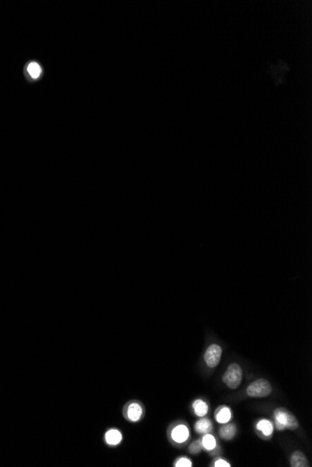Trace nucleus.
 <instances>
[{"label":"nucleus","mask_w":312,"mask_h":467,"mask_svg":"<svg viewBox=\"0 0 312 467\" xmlns=\"http://www.w3.org/2000/svg\"><path fill=\"white\" fill-rule=\"evenodd\" d=\"M26 72L30 79H37L38 77H40L43 69L37 62H30L26 66Z\"/></svg>","instance_id":"10"},{"label":"nucleus","mask_w":312,"mask_h":467,"mask_svg":"<svg viewBox=\"0 0 312 467\" xmlns=\"http://www.w3.org/2000/svg\"><path fill=\"white\" fill-rule=\"evenodd\" d=\"M121 438H123V436H121L120 431L116 429H110L105 435V441L110 446H116V445L120 443Z\"/></svg>","instance_id":"8"},{"label":"nucleus","mask_w":312,"mask_h":467,"mask_svg":"<svg viewBox=\"0 0 312 467\" xmlns=\"http://www.w3.org/2000/svg\"><path fill=\"white\" fill-rule=\"evenodd\" d=\"M272 392V386L269 381L265 378H259L248 385L246 393L251 397H266L269 396Z\"/></svg>","instance_id":"2"},{"label":"nucleus","mask_w":312,"mask_h":467,"mask_svg":"<svg viewBox=\"0 0 312 467\" xmlns=\"http://www.w3.org/2000/svg\"><path fill=\"white\" fill-rule=\"evenodd\" d=\"M201 443L206 450H212L216 447V439L211 434H205Z\"/></svg>","instance_id":"15"},{"label":"nucleus","mask_w":312,"mask_h":467,"mask_svg":"<svg viewBox=\"0 0 312 467\" xmlns=\"http://www.w3.org/2000/svg\"><path fill=\"white\" fill-rule=\"evenodd\" d=\"M202 449L203 446L202 443H201V441L193 442V443L190 445L189 447L190 452H191L192 454H198V453H200Z\"/></svg>","instance_id":"16"},{"label":"nucleus","mask_w":312,"mask_h":467,"mask_svg":"<svg viewBox=\"0 0 312 467\" xmlns=\"http://www.w3.org/2000/svg\"><path fill=\"white\" fill-rule=\"evenodd\" d=\"M195 431L198 434H209L212 430V424L209 419L202 418L195 424Z\"/></svg>","instance_id":"12"},{"label":"nucleus","mask_w":312,"mask_h":467,"mask_svg":"<svg viewBox=\"0 0 312 467\" xmlns=\"http://www.w3.org/2000/svg\"><path fill=\"white\" fill-rule=\"evenodd\" d=\"M189 429L186 425L179 424L177 425L175 428L171 432V438L173 441H175L176 443H184L189 438Z\"/></svg>","instance_id":"5"},{"label":"nucleus","mask_w":312,"mask_h":467,"mask_svg":"<svg viewBox=\"0 0 312 467\" xmlns=\"http://www.w3.org/2000/svg\"><path fill=\"white\" fill-rule=\"evenodd\" d=\"M232 418V413L230 408L228 407H223L219 408L215 414V419L219 424H225L230 421Z\"/></svg>","instance_id":"9"},{"label":"nucleus","mask_w":312,"mask_h":467,"mask_svg":"<svg viewBox=\"0 0 312 467\" xmlns=\"http://www.w3.org/2000/svg\"><path fill=\"white\" fill-rule=\"evenodd\" d=\"M256 427H258V429L263 433L265 436H269L272 435L273 425L269 420H261V421L258 422Z\"/></svg>","instance_id":"14"},{"label":"nucleus","mask_w":312,"mask_h":467,"mask_svg":"<svg viewBox=\"0 0 312 467\" xmlns=\"http://www.w3.org/2000/svg\"><path fill=\"white\" fill-rule=\"evenodd\" d=\"M223 383L230 389H237L242 381V369L236 363L229 365L223 377Z\"/></svg>","instance_id":"3"},{"label":"nucleus","mask_w":312,"mask_h":467,"mask_svg":"<svg viewBox=\"0 0 312 467\" xmlns=\"http://www.w3.org/2000/svg\"><path fill=\"white\" fill-rule=\"evenodd\" d=\"M214 466L215 467H230V464L228 463L225 460H223V459H219V460H217L214 463Z\"/></svg>","instance_id":"18"},{"label":"nucleus","mask_w":312,"mask_h":467,"mask_svg":"<svg viewBox=\"0 0 312 467\" xmlns=\"http://www.w3.org/2000/svg\"><path fill=\"white\" fill-rule=\"evenodd\" d=\"M222 348L217 344H211V346L208 347V349L206 350L205 353V362L207 366L211 367V369H214L218 365H219L221 361V358H222Z\"/></svg>","instance_id":"4"},{"label":"nucleus","mask_w":312,"mask_h":467,"mask_svg":"<svg viewBox=\"0 0 312 467\" xmlns=\"http://www.w3.org/2000/svg\"><path fill=\"white\" fill-rule=\"evenodd\" d=\"M175 466L176 467H191L192 466V461H190L189 459H187V458H185V457H181V459H179V460L176 461Z\"/></svg>","instance_id":"17"},{"label":"nucleus","mask_w":312,"mask_h":467,"mask_svg":"<svg viewBox=\"0 0 312 467\" xmlns=\"http://www.w3.org/2000/svg\"><path fill=\"white\" fill-rule=\"evenodd\" d=\"M274 420L276 427L278 431L295 430L299 424L294 414L290 413L284 408H278L274 411Z\"/></svg>","instance_id":"1"},{"label":"nucleus","mask_w":312,"mask_h":467,"mask_svg":"<svg viewBox=\"0 0 312 467\" xmlns=\"http://www.w3.org/2000/svg\"><path fill=\"white\" fill-rule=\"evenodd\" d=\"M236 434L237 428L232 424H225V427H223L220 429L221 438L225 439V441H231V439L235 438Z\"/></svg>","instance_id":"11"},{"label":"nucleus","mask_w":312,"mask_h":467,"mask_svg":"<svg viewBox=\"0 0 312 467\" xmlns=\"http://www.w3.org/2000/svg\"><path fill=\"white\" fill-rule=\"evenodd\" d=\"M292 467H308L309 466V463L308 459H306V455L303 452H295L291 456V461H290Z\"/></svg>","instance_id":"7"},{"label":"nucleus","mask_w":312,"mask_h":467,"mask_svg":"<svg viewBox=\"0 0 312 467\" xmlns=\"http://www.w3.org/2000/svg\"><path fill=\"white\" fill-rule=\"evenodd\" d=\"M193 410H194L195 415L198 417H204L208 413V404H207L205 401H203V400H195L194 404H193Z\"/></svg>","instance_id":"13"},{"label":"nucleus","mask_w":312,"mask_h":467,"mask_svg":"<svg viewBox=\"0 0 312 467\" xmlns=\"http://www.w3.org/2000/svg\"><path fill=\"white\" fill-rule=\"evenodd\" d=\"M142 406L138 404V403H132L128 406V411H126V418L131 422H138L142 418Z\"/></svg>","instance_id":"6"}]
</instances>
